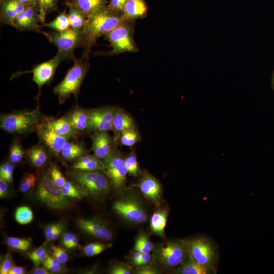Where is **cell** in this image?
<instances>
[{
	"label": "cell",
	"instance_id": "6da1fadb",
	"mask_svg": "<svg viewBox=\"0 0 274 274\" xmlns=\"http://www.w3.org/2000/svg\"><path fill=\"white\" fill-rule=\"evenodd\" d=\"M39 106L31 111L21 110L1 114L0 127L7 133L26 136L36 131L38 126L47 119Z\"/></svg>",
	"mask_w": 274,
	"mask_h": 274
},
{
	"label": "cell",
	"instance_id": "7a4b0ae2",
	"mask_svg": "<svg viewBox=\"0 0 274 274\" xmlns=\"http://www.w3.org/2000/svg\"><path fill=\"white\" fill-rule=\"evenodd\" d=\"M126 21L122 16L101 7L90 14L83 30L84 36L92 41L100 36L107 34Z\"/></svg>",
	"mask_w": 274,
	"mask_h": 274
},
{
	"label": "cell",
	"instance_id": "3957f363",
	"mask_svg": "<svg viewBox=\"0 0 274 274\" xmlns=\"http://www.w3.org/2000/svg\"><path fill=\"white\" fill-rule=\"evenodd\" d=\"M69 175L84 196L97 197L107 194L110 190V182L102 170H72Z\"/></svg>",
	"mask_w": 274,
	"mask_h": 274
},
{
	"label": "cell",
	"instance_id": "277c9868",
	"mask_svg": "<svg viewBox=\"0 0 274 274\" xmlns=\"http://www.w3.org/2000/svg\"><path fill=\"white\" fill-rule=\"evenodd\" d=\"M188 254L187 241L177 239L159 246L155 252L156 260L163 267L173 268L178 266Z\"/></svg>",
	"mask_w": 274,
	"mask_h": 274
},
{
	"label": "cell",
	"instance_id": "5b68a950",
	"mask_svg": "<svg viewBox=\"0 0 274 274\" xmlns=\"http://www.w3.org/2000/svg\"><path fill=\"white\" fill-rule=\"evenodd\" d=\"M102 161L104 164V172L111 186L117 191L123 190L126 186L127 172L122 153L116 146L112 153Z\"/></svg>",
	"mask_w": 274,
	"mask_h": 274
},
{
	"label": "cell",
	"instance_id": "8992f818",
	"mask_svg": "<svg viewBox=\"0 0 274 274\" xmlns=\"http://www.w3.org/2000/svg\"><path fill=\"white\" fill-rule=\"evenodd\" d=\"M187 244L188 253L193 259L212 272H215L218 253L211 240L199 237L187 241Z\"/></svg>",
	"mask_w": 274,
	"mask_h": 274
},
{
	"label": "cell",
	"instance_id": "52a82bcc",
	"mask_svg": "<svg viewBox=\"0 0 274 274\" xmlns=\"http://www.w3.org/2000/svg\"><path fill=\"white\" fill-rule=\"evenodd\" d=\"M86 72V67L80 62H76L67 72L62 81L54 88V93L60 104L71 94L77 96Z\"/></svg>",
	"mask_w": 274,
	"mask_h": 274
},
{
	"label": "cell",
	"instance_id": "ba28073f",
	"mask_svg": "<svg viewBox=\"0 0 274 274\" xmlns=\"http://www.w3.org/2000/svg\"><path fill=\"white\" fill-rule=\"evenodd\" d=\"M37 195L43 203L51 209H63L69 205V200L61 188L54 183L48 174H45L42 177Z\"/></svg>",
	"mask_w": 274,
	"mask_h": 274
},
{
	"label": "cell",
	"instance_id": "9c48e42d",
	"mask_svg": "<svg viewBox=\"0 0 274 274\" xmlns=\"http://www.w3.org/2000/svg\"><path fill=\"white\" fill-rule=\"evenodd\" d=\"M113 208L121 217L129 223L138 224L147 220V214L142 204L133 194L124 196L117 200Z\"/></svg>",
	"mask_w": 274,
	"mask_h": 274
},
{
	"label": "cell",
	"instance_id": "30bf717a",
	"mask_svg": "<svg viewBox=\"0 0 274 274\" xmlns=\"http://www.w3.org/2000/svg\"><path fill=\"white\" fill-rule=\"evenodd\" d=\"M112 46L113 53L133 52L136 50L132 35V30L125 21L106 34Z\"/></svg>",
	"mask_w": 274,
	"mask_h": 274
},
{
	"label": "cell",
	"instance_id": "8fae6325",
	"mask_svg": "<svg viewBox=\"0 0 274 274\" xmlns=\"http://www.w3.org/2000/svg\"><path fill=\"white\" fill-rule=\"evenodd\" d=\"M84 37L83 29L71 27L54 34L50 39L59 52L65 55L71 53L82 42Z\"/></svg>",
	"mask_w": 274,
	"mask_h": 274
},
{
	"label": "cell",
	"instance_id": "7c38bea8",
	"mask_svg": "<svg viewBox=\"0 0 274 274\" xmlns=\"http://www.w3.org/2000/svg\"><path fill=\"white\" fill-rule=\"evenodd\" d=\"M36 131L40 142L51 154L56 157L59 156L64 144L70 140L56 134L45 124V121L38 126Z\"/></svg>",
	"mask_w": 274,
	"mask_h": 274
},
{
	"label": "cell",
	"instance_id": "4fadbf2b",
	"mask_svg": "<svg viewBox=\"0 0 274 274\" xmlns=\"http://www.w3.org/2000/svg\"><path fill=\"white\" fill-rule=\"evenodd\" d=\"M141 176L138 183L134 186L138 187L147 199L158 204L162 197L160 183L156 177L146 170Z\"/></svg>",
	"mask_w": 274,
	"mask_h": 274
},
{
	"label": "cell",
	"instance_id": "5bb4252c",
	"mask_svg": "<svg viewBox=\"0 0 274 274\" xmlns=\"http://www.w3.org/2000/svg\"><path fill=\"white\" fill-rule=\"evenodd\" d=\"M78 227L84 232L104 241L113 238L111 230L105 223L97 218H79L77 221Z\"/></svg>",
	"mask_w": 274,
	"mask_h": 274
},
{
	"label": "cell",
	"instance_id": "9a60e30c",
	"mask_svg": "<svg viewBox=\"0 0 274 274\" xmlns=\"http://www.w3.org/2000/svg\"><path fill=\"white\" fill-rule=\"evenodd\" d=\"M64 56L59 52L53 58L40 64L31 71L33 75L32 80L40 89L43 85L51 80L58 65Z\"/></svg>",
	"mask_w": 274,
	"mask_h": 274
},
{
	"label": "cell",
	"instance_id": "2e32d148",
	"mask_svg": "<svg viewBox=\"0 0 274 274\" xmlns=\"http://www.w3.org/2000/svg\"><path fill=\"white\" fill-rule=\"evenodd\" d=\"M93 154L101 160L108 157L116 145L107 131H93L90 135Z\"/></svg>",
	"mask_w": 274,
	"mask_h": 274
},
{
	"label": "cell",
	"instance_id": "e0dca14e",
	"mask_svg": "<svg viewBox=\"0 0 274 274\" xmlns=\"http://www.w3.org/2000/svg\"><path fill=\"white\" fill-rule=\"evenodd\" d=\"M90 111L76 106L66 115L77 134L91 132Z\"/></svg>",
	"mask_w": 274,
	"mask_h": 274
},
{
	"label": "cell",
	"instance_id": "ac0fdd59",
	"mask_svg": "<svg viewBox=\"0 0 274 274\" xmlns=\"http://www.w3.org/2000/svg\"><path fill=\"white\" fill-rule=\"evenodd\" d=\"M135 127L132 118L123 110L118 108L112 122V131L114 132V141L115 144L118 142L121 134L124 131Z\"/></svg>",
	"mask_w": 274,
	"mask_h": 274
},
{
	"label": "cell",
	"instance_id": "d6986e66",
	"mask_svg": "<svg viewBox=\"0 0 274 274\" xmlns=\"http://www.w3.org/2000/svg\"><path fill=\"white\" fill-rule=\"evenodd\" d=\"M45 123L59 135L71 139L75 138L77 134L66 116L58 119L47 117Z\"/></svg>",
	"mask_w": 274,
	"mask_h": 274
},
{
	"label": "cell",
	"instance_id": "ffe728a7",
	"mask_svg": "<svg viewBox=\"0 0 274 274\" xmlns=\"http://www.w3.org/2000/svg\"><path fill=\"white\" fill-rule=\"evenodd\" d=\"M72 139L65 143L59 155L66 161L76 160L89 153L83 142Z\"/></svg>",
	"mask_w": 274,
	"mask_h": 274
},
{
	"label": "cell",
	"instance_id": "44dd1931",
	"mask_svg": "<svg viewBox=\"0 0 274 274\" xmlns=\"http://www.w3.org/2000/svg\"><path fill=\"white\" fill-rule=\"evenodd\" d=\"M72 170L76 171H104L102 161L94 154L85 155L75 160L71 166Z\"/></svg>",
	"mask_w": 274,
	"mask_h": 274
},
{
	"label": "cell",
	"instance_id": "7402d4cb",
	"mask_svg": "<svg viewBox=\"0 0 274 274\" xmlns=\"http://www.w3.org/2000/svg\"><path fill=\"white\" fill-rule=\"evenodd\" d=\"M49 153L50 152L46 147L40 142L25 150V155L28 161L32 165L38 168L46 163Z\"/></svg>",
	"mask_w": 274,
	"mask_h": 274
},
{
	"label": "cell",
	"instance_id": "603a6c76",
	"mask_svg": "<svg viewBox=\"0 0 274 274\" xmlns=\"http://www.w3.org/2000/svg\"><path fill=\"white\" fill-rule=\"evenodd\" d=\"M147 7L145 0H127L123 7V18L128 21L145 16Z\"/></svg>",
	"mask_w": 274,
	"mask_h": 274
},
{
	"label": "cell",
	"instance_id": "cb8c5ba5",
	"mask_svg": "<svg viewBox=\"0 0 274 274\" xmlns=\"http://www.w3.org/2000/svg\"><path fill=\"white\" fill-rule=\"evenodd\" d=\"M168 210L166 209H159L152 214L150 221L151 232L159 237H165V228L166 224Z\"/></svg>",
	"mask_w": 274,
	"mask_h": 274
},
{
	"label": "cell",
	"instance_id": "d4e9b609",
	"mask_svg": "<svg viewBox=\"0 0 274 274\" xmlns=\"http://www.w3.org/2000/svg\"><path fill=\"white\" fill-rule=\"evenodd\" d=\"M177 274H210L212 272L200 265L189 254L184 261L177 266L174 271Z\"/></svg>",
	"mask_w": 274,
	"mask_h": 274
},
{
	"label": "cell",
	"instance_id": "484cf974",
	"mask_svg": "<svg viewBox=\"0 0 274 274\" xmlns=\"http://www.w3.org/2000/svg\"><path fill=\"white\" fill-rule=\"evenodd\" d=\"M25 10L24 4L18 0H9L3 7V18L6 23L14 25L17 16Z\"/></svg>",
	"mask_w": 274,
	"mask_h": 274
},
{
	"label": "cell",
	"instance_id": "4316f807",
	"mask_svg": "<svg viewBox=\"0 0 274 274\" xmlns=\"http://www.w3.org/2000/svg\"><path fill=\"white\" fill-rule=\"evenodd\" d=\"M14 25L24 29H36L38 28L33 9L29 7L19 14L16 17Z\"/></svg>",
	"mask_w": 274,
	"mask_h": 274
},
{
	"label": "cell",
	"instance_id": "83f0119b",
	"mask_svg": "<svg viewBox=\"0 0 274 274\" xmlns=\"http://www.w3.org/2000/svg\"><path fill=\"white\" fill-rule=\"evenodd\" d=\"M117 110L118 108L115 107H103L91 109L90 114L103 121L112 123Z\"/></svg>",
	"mask_w": 274,
	"mask_h": 274
},
{
	"label": "cell",
	"instance_id": "f1b7e54d",
	"mask_svg": "<svg viewBox=\"0 0 274 274\" xmlns=\"http://www.w3.org/2000/svg\"><path fill=\"white\" fill-rule=\"evenodd\" d=\"M141 140V136L135 127L132 128L123 132L118 142L123 146L132 147Z\"/></svg>",
	"mask_w": 274,
	"mask_h": 274
},
{
	"label": "cell",
	"instance_id": "f546056e",
	"mask_svg": "<svg viewBox=\"0 0 274 274\" xmlns=\"http://www.w3.org/2000/svg\"><path fill=\"white\" fill-rule=\"evenodd\" d=\"M153 248V244L147 234L144 233L138 234L134 243V251L142 253H150Z\"/></svg>",
	"mask_w": 274,
	"mask_h": 274
},
{
	"label": "cell",
	"instance_id": "4dcf8cb0",
	"mask_svg": "<svg viewBox=\"0 0 274 274\" xmlns=\"http://www.w3.org/2000/svg\"><path fill=\"white\" fill-rule=\"evenodd\" d=\"M125 165L127 174L134 177L141 176V171L137 157L134 151H131L125 157Z\"/></svg>",
	"mask_w": 274,
	"mask_h": 274
},
{
	"label": "cell",
	"instance_id": "1f68e13d",
	"mask_svg": "<svg viewBox=\"0 0 274 274\" xmlns=\"http://www.w3.org/2000/svg\"><path fill=\"white\" fill-rule=\"evenodd\" d=\"M25 155V151L21 146L19 141L15 140L12 143L9 154V159L12 163L20 162Z\"/></svg>",
	"mask_w": 274,
	"mask_h": 274
},
{
	"label": "cell",
	"instance_id": "d6a6232c",
	"mask_svg": "<svg viewBox=\"0 0 274 274\" xmlns=\"http://www.w3.org/2000/svg\"><path fill=\"white\" fill-rule=\"evenodd\" d=\"M45 25L58 31L65 30L69 28L70 26L68 16L65 13H62L56 17L52 21L46 24Z\"/></svg>",
	"mask_w": 274,
	"mask_h": 274
},
{
	"label": "cell",
	"instance_id": "836d02e7",
	"mask_svg": "<svg viewBox=\"0 0 274 274\" xmlns=\"http://www.w3.org/2000/svg\"><path fill=\"white\" fill-rule=\"evenodd\" d=\"M104 0H77V5L81 12L88 15L102 7Z\"/></svg>",
	"mask_w": 274,
	"mask_h": 274
},
{
	"label": "cell",
	"instance_id": "e575fe53",
	"mask_svg": "<svg viewBox=\"0 0 274 274\" xmlns=\"http://www.w3.org/2000/svg\"><path fill=\"white\" fill-rule=\"evenodd\" d=\"M72 27L77 29H83L86 20L83 13L75 8H72L68 15Z\"/></svg>",
	"mask_w": 274,
	"mask_h": 274
},
{
	"label": "cell",
	"instance_id": "d590c367",
	"mask_svg": "<svg viewBox=\"0 0 274 274\" xmlns=\"http://www.w3.org/2000/svg\"><path fill=\"white\" fill-rule=\"evenodd\" d=\"M15 218L20 224L29 223L33 219V213L28 207L21 206L17 208L15 214Z\"/></svg>",
	"mask_w": 274,
	"mask_h": 274
},
{
	"label": "cell",
	"instance_id": "8d00e7d4",
	"mask_svg": "<svg viewBox=\"0 0 274 274\" xmlns=\"http://www.w3.org/2000/svg\"><path fill=\"white\" fill-rule=\"evenodd\" d=\"M111 247V244H105L100 243H91L84 246L83 248V252L86 256L91 257L101 253Z\"/></svg>",
	"mask_w": 274,
	"mask_h": 274
},
{
	"label": "cell",
	"instance_id": "74e56055",
	"mask_svg": "<svg viewBox=\"0 0 274 274\" xmlns=\"http://www.w3.org/2000/svg\"><path fill=\"white\" fill-rule=\"evenodd\" d=\"M6 242L10 247L22 251L28 250L31 244L30 239L15 237H8Z\"/></svg>",
	"mask_w": 274,
	"mask_h": 274
},
{
	"label": "cell",
	"instance_id": "f35d334b",
	"mask_svg": "<svg viewBox=\"0 0 274 274\" xmlns=\"http://www.w3.org/2000/svg\"><path fill=\"white\" fill-rule=\"evenodd\" d=\"M28 256L32 261L36 267H38L41 263L48 257V253L46 250L44 245H42L31 253L28 254Z\"/></svg>",
	"mask_w": 274,
	"mask_h": 274
},
{
	"label": "cell",
	"instance_id": "ab89813d",
	"mask_svg": "<svg viewBox=\"0 0 274 274\" xmlns=\"http://www.w3.org/2000/svg\"><path fill=\"white\" fill-rule=\"evenodd\" d=\"M37 178L33 173H26L22 178L20 186V191L22 192H27L35 185Z\"/></svg>",
	"mask_w": 274,
	"mask_h": 274
},
{
	"label": "cell",
	"instance_id": "60d3db41",
	"mask_svg": "<svg viewBox=\"0 0 274 274\" xmlns=\"http://www.w3.org/2000/svg\"><path fill=\"white\" fill-rule=\"evenodd\" d=\"M14 165L11 162H6L1 165L0 178L5 180L8 183L11 184L13 181Z\"/></svg>",
	"mask_w": 274,
	"mask_h": 274
},
{
	"label": "cell",
	"instance_id": "b9f144b4",
	"mask_svg": "<svg viewBox=\"0 0 274 274\" xmlns=\"http://www.w3.org/2000/svg\"><path fill=\"white\" fill-rule=\"evenodd\" d=\"M50 176L54 183L60 188L62 187L66 180L58 167L54 165L50 168Z\"/></svg>",
	"mask_w": 274,
	"mask_h": 274
},
{
	"label": "cell",
	"instance_id": "7bdbcfd3",
	"mask_svg": "<svg viewBox=\"0 0 274 274\" xmlns=\"http://www.w3.org/2000/svg\"><path fill=\"white\" fill-rule=\"evenodd\" d=\"M63 193L66 196L72 198H80L81 194L76 186L72 182L66 181L64 186L61 188Z\"/></svg>",
	"mask_w": 274,
	"mask_h": 274
},
{
	"label": "cell",
	"instance_id": "ee69618b",
	"mask_svg": "<svg viewBox=\"0 0 274 274\" xmlns=\"http://www.w3.org/2000/svg\"><path fill=\"white\" fill-rule=\"evenodd\" d=\"M132 272L127 264L121 262L113 265L109 270V273L112 274H131Z\"/></svg>",
	"mask_w": 274,
	"mask_h": 274
},
{
	"label": "cell",
	"instance_id": "f6af8a7d",
	"mask_svg": "<svg viewBox=\"0 0 274 274\" xmlns=\"http://www.w3.org/2000/svg\"><path fill=\"white\" fill-rule=\"evenodd\" d=\"M52 255L61 264L65 263L68 259V255L66 251L62 248L53 246L52 247Z\"/></svg>",
	"mask_w": 274,
	"mask_h": 274
},
{
	"label": "cell",
	"instance_id": "bcb514c9",
	"mask_svg": "<svg viewBox=\"0 0 274 274\" xmlns=\"http://www.w3.org/2000/svg\"><path fill=\"white\" fill-rule=\"evenodd\" d=\"M14 266L11 254H8L3 259L0 267L1 274H8L10 269Z\"/></svg>",
	"mask_w": 274,
	"mask_h": 274
},
{
	"label": "cell",
	"instance_id": "7dc6e473",
	"mask_svg": "<svg viewBox=\"0 0 274 274\" xmlns=\"http://www.w3.org/2000/svg\"><path fill=\"white\" fill-rule=\"evenodd\" d=\"M54 0H39L40 5V19L43 22L45 19V12L47 10L52 8Z\"/></svg>",
	"mask_w": 274,
	"mask_h": 274
},
{
	"label": "cell",
	"instance_id": "c3c4849f",
	"mask_svg": "<svg viewBox=\"0 0 274 274\" xmlns=\"http://www.w3.org/2000/svg\"><path fill=\"white\" fill-rule=\"evenodd\" d=\"M158 272V268L151 264L141 266L134 271V273L136 274H157Z\"/></svg>",
	"mask_w": 274,
	"mask_h": 274
},
{
	"label": "cell",
	"instance_id": "681fc988",
	"mask_svg": "<svg viewBox=\"0 0 274 274\" xmlns=\"http://www.w3.org/2000/svg\"><path fill=\"white\" fill-rule=\"evenodd\" d=\"M60 224H52L47 226L45 229V235L47 242L53 241L54 234Z\"/></svg>",
	"mask_w": 274,
	"mask_h": 274
},
{
	"label": "cell",
	"instance_id": "f907efd6",
	"mask_svg": "<svg viewBox=\"0 0 274 274\" xmlns=\"http://www.w3.org/2000/svg\"><path fill=\"white\" fill-rule=\"evenodd\" d=\"M8 182L3 178H0V197H6L10 192Z\"/></svg>",
	"mask_w": 274,
	"mask_h": 274
},
{
	"label": "cell",
	"instance_id": "816d5d0a",
	"mask_svg": "<svg viewBox=\"0 0 274 274\" xmlns=\"http://www.w3.org/2000/svg\"><path fill=\"white\" fill-rule=\"evenodd\" d=\"M127 0H111L110 7L116 11H122Z\"/></svg>",
	"mask_w": 274,
	"mask_h": 274
},
{
	"label": "cell",
	"instance_id": "f5cc1de1",
	"mask_svg": "<svg viewBox=\"0 0 274 274\" xmlns=\"http://www.w3.org/2000/svg\"><path fill=\"white\" fill-rule=\"evenodd\" d=\"M42 263L46 268L52 272L59 271L61 269L60 264H56L45 261Z\"/></svg>",
	"mask_w": 274,
	"mask_h": 274
},
{
	"label": "cell",
	"instance_id": "db71d44e",
	"mask_svg": "<svg viewBox=\"0 0 274 274\" xmlns=\"http://www.w3.org/2000/svg\"><path fill=\"white\" fill-rule=\"evenodd\" d=\"M142 256V253L134 251L131 256V262L133 265L136 266H140L141 258Z\"/></svg>",
	"mask_w": 274,
	"mask_h": 274
},
{
	"label": "cell",
	"instance_id": "11a10c76",
	"mask_svg": "<svg viewBox=\"0 0 274 274\" xmlns=\"http://www.w3.org/2000/svg\"><path fill=\"white\" fill-rule=\"evenodd\" d=\"M73 235L74 234L69 232H65L63 234L62 236V244L65 248L68 249Z\"/></svg>",
	"mask_w": 274,
	"mask_h": 274
},
{
	"label": "cell",
	"instance_id": "9f6ffc18",
	"mask_svg": "<svg viewBox=\"0 0 274 274\" xmlns=\"http://www.w3.org/2000/svg\"><path fill=\"white\" fill-rule=\"evenodd\" d=\"M152 260V256L150 253H142L140 266L149 264Z\"/></svg>",
	"mask_w": 274,
	"mask_h": 274
},
{
	"label": "cell",
	"instance_id": "6f0895ef",
	"mask_svg": "<svg viewBox=\"0 0 274 274\" xmlns=\"http://www.w3.org/2000/svg\"><path fill=\"white\" fill-rule=\"evenodd\" d=\"M25 272L24 269L21 266L14 265L9 271L8 274H22Z\"/></svg>",
	"mask_w": 274,
	"mask_h": 274
},
{
	"label": "cell",
	"instance_id": "680465c9",
	"mask_svg": "<svg viewBox=\"0 0 274 274\" xmlns=\"http://www.w3.org/2000/svg\"><path fill=\"white\" fill-rule=\"evenodd\" d=\"M47 269H45L44 268H41V267H36L34 269H33L31 273L33 274H50V272H49L47 270Z\"/></svg>",
	"mask_w": 274,
	"mask_h": 274
},
{
	"label": "cell",
	"instance_id": "91938a15",
	"mask_svg": "<svg viewBox=\"0 0 274 274\" xmlns=\"http://www.w3.org/2000/svg\"><path fill=\"white\" fill-rule=\"evenodd\" d=\"M78 246V239L76 237V236L75 234H74L72 238L71 242L70 243L68 249H73V248H76Z\"/></svg>",
	"mask_w": 274,
	"mask_h": 274
},
{
	"label": "cell",
	"instance_id": "94428289",
	"mask_svg": "<svg viewBox=\"0 0 274 274\" xmlns=\"http://www.w3.org/2000/svg\"><path fill=\"white\" fill-rule=\"evenodd\" d=\"M62 230H63V226L61 224H60L59 226L57 228V229L56 230L54 234V235L53 236V240H56L58 238L59 236L60 235L61 233L62 232Z\"/></svg>",
	"mask_w": 274,
	"mask_h": 274
},
{
	"label": "cell",
	"instance_id": "6125c7cd",
	"mask_svg": "<svg viewBox=\"0 0 274 274\" xmlns=\"http://www.w3.org/2000/svg\"><path fill=\"white\" fill-rule=\"evenodd\" d=\"M21 3L24 4L30 3L34 1L35 0H18Z\"/></svg>",
	"mask_w": 274,
	"mask_h": 274
},
{
	"label": "cell",
	"instance_id": "be15d7a7",
	"mask_svg": "<svg viewBox=\"0 0 274 274\" xmlns=\"http://www.w3.org/2000/svg\"><path fill=\"white\" fill-rule=\"evenodd\" d=\"M272 84L274 87V73H273V77H272Z\"/></svg>",
	"mask_w": 274,
	"mask_h": 274
}]
</instances>
